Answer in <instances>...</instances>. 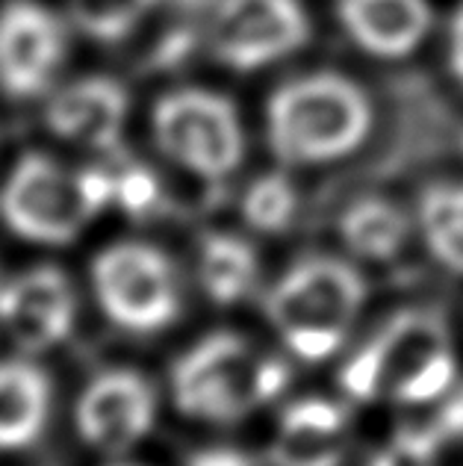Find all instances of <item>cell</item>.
Segmentation results:
<instances>
[{
    "label": "cell",
    "mask_w": 463,
    "mask_h": 466,
    "mask_svg": "<svg viewBox=\"0 0 463 466\" xmlns=\"http://www.w3.org/2000/svg\"><path fill=\"white\" fill-rule=\"evenodd\" d=\"M51 404V378L39 363L27 354L0 360V451H24L39 443Z\"/></svg>",
    "instance_id": "obj_15"
},
{
    "label": "cell",
    "mask_w": 463,
    "mask_h": 466,
    "mask_svg": "<svg viewBox=\"0 0 463 466\" xmlns=\"http://www.w3.org/2000/svg\"><path fill=\"white\" fill-rule=\"evenodd\" d=\"M83 187L95 216L121 213L127 218H145L160 207V180L136 159H118L80 168Z\"/></svg>",
    "instance_id": "obj_17"
},
{
    "label": "cell",
    "mask_w": 463,
    "mask_h": 466,
    "mask_svg": "<svg viewBox=\"0 0 463 466\" xmlns=\"http://www.w3.org/2000/svg\"><path fill=\"white\" fill-rule=\"evenodd\" d=\"M156 148L198 180L222 183L246 157V133L237 106L210 89H177L154 104Z\"/></svg>",
    "instance_id": "obj_6"
},
{
    "label": "cell",
    "mask_w": 463,
    "mask_h": 466,
    "mask_svg": "<svg viewBox=\"0 0 463 466\" xmlns=\"http://www.w3.org/2000/svg\"><path fill=\"white\" fill-rule=\"evenodd\" d=\"M455 378V349L443 319L431 310H401L348 354L339 387L360 404H434Z\"/></svg>",
    "instance_id": "obj_1"
},
{
    "label": "cell",
    "mask_w": 463,
    "mask_h": 466,
    "mask_svg": "<svg viewBox=\"0 0 463 466\" xmlns=\"http://www.w3.org/2000/svg\"><path fill=\"white\" fill-rule=\"evenodd\" d=\"M127 92L109 77H80L51 95L45 125L56 139L77 148L116 154L127 121Z\"/></svg>",
    "instance_id": "obj_12"
},
{
    "label": "cell",
    "mask_w": 463,
    "mask_h": 466,
    "mask_svg": "<svg viewBox=\"0 0 463 466\" xmlns=\"http://www.w3.org/2000/svg\"><path fill=\"white\" fill-rule=\"evenodd\" d=\"M310 15L301 0H216L210 45L234 71H260L301 51Z\"/></svg>",
    "instance_id": "obj_8"
},
{
    "label": "cell",
    "mask_w": 463,
    "mask_h": 466,
    "mask_svg": "<svg viewBox=\"0 0 463 466\" xmlns=\"http://www.w3.org/2000/svg\"><path fill=\"white\" fill-rule=\"evenodd\" d=\"M92 289L109 322L139 337L172 328L184 310V287L172 257L136 239L113 242L95 257Z\"/></svg>",
    "instance_id": "obj_5"
},
{
    "label": "cell",
    "mask_w": 463,
    "mask_h": 466,
    "mask_svg": "<svg viewBox=\"0 0 463 466\" xmlns=\"http://www.w3.org/2000/svg\"><path fill=\"white\" fill-rule=\"evenodd\" d=\"M156 410L160 399L148 378L136 370L116 366L92 375L80 390L75 425L83 443L106 455H121L154 431Z\"/></svg>",
    "instance_id": "obj_9"
},
{
    "label": "cell",
    "mask_w": 463,
    "mask_h": 466,
    "mask_svg": "<svg viewBox=\"0 0 463 466\" xmlns=\"http://www.w3.org/2000/svg\"><path fill=\"white\" fill-rule=\"evenodd\" d=\"M77 299L54 266H33L0 280V334L21 354H45L71 337Z\"/></svg>",
    "instance_id": "obj_11"
},
{
    "label": "cell",
    "mask_w": 463,
    "mask_h": 466,
    "mask_svg": "<svg viewBox=\"0 0 463 466\" xmlns=\"http://www.w3.org/2000/svg\"><path fill=\"white\" fill-rule=\"evenodd\" d=\"M417 222L434 260L463 275V183H437L425 189Z\"/></svg>",
    "instance_id": "obj_19"
},
{
    "label": "cell",
    "mask_w": 463,
    "mask_h": 466,
    "mask_svg": "<svg viewBox=\"0 0 463 466\" xmlns=\"http://www.w3.org/2000/svg\"><path fill=\"white\" fill-rule=\"evenodd\" d=\"M0 218L24 242L63 248L97 216L80 168L71 171L47 154H24L0 187Z\"/></svg>",
    "instance_id": "obj_7"
},
{
    "label": "cell",
    "mask_w": 463,
    "mask_h": 466,
    "mask_svg": "<svg viewBox=\"0 0 463 466\" xmlns=\"http://www.w3.org/2000/svg\"><path fill=\"white\" fill-rule=\"evenodd\" d=\"M118 466H125V463H118Z\"/></svg>",
    "instance_id": "obj_26"
},
{
    "label": "cell",
    "mask_w": 463,
    "mask_h": 466,
    "mask_svg": "<svg viewBox=\"0 0 463 466\" xmlns=\"http://www.w3.org/2000/svg\"><path fill=\"white\" fill-rule=\"evenodd\" d=\"M375 125L363 86L334 71L280 83L266 104V139L284 166H325L355 154Z\"/></svg>",
    "instance_id": "obj_3"
},
{
    "label": "cell",
    "mask_w": 463,
    "mask_h": 466,
    "mask_svg": "<svg viewBox=\"0 0 463 466\" xmlns=\"http://www.w3.org/2000/svg\"><path fill=\"white\" fill-rule=\"evenodd\" d=\"M434 12L428 0H339V24L363 54L405 59L425 42Z\"/></svg>",
    "instance_id": "obj_14"
},
{
    "label": "cell",
    "mask_w": 463,
    "mask_h": 466,
    "mask_svg": "<svg viewBox=\"0 0 463 466\" xmlns=\"http://www.w3.org/2000/svg\"><path fill=\"white\" fill-rule=\"evenodd\" d=\"M440 401H443L440 410H437V416L428 422V428L440 443H446V440L463 437V390L452 387Z\"/></svg>",
    "instance_id": "obj_23"
},
{
    "label": "cell",
    "mask_w": 463,
    "mask_h": 466,
    "mask_svg": "<svg viewBox=\"0 0 463 466\" xmlns=\"http://www.w3.org/2000/svg\"><path fill=\"white\" fill-rule=\"evenodd\" d=\"M440 440L431 434L428 425H408L375 451L369 466H437Z\"/></svg>",
    "instance_id": "obj_22"
},
{
    "label": "cell",
    "mask_w": 463,
    "mask_h": 466,
    "mask_svg": "<svg viewBox=\"0 0 463 466\" xmlns=\"http://www.w3.org/2000/svg\"><path fill=\"white\" fill-rule=\"evenodd\" d=\"M351 449V416L346 404L310 396L280 410L269 461L272 466H343Z\"/></svg>",
    "instance_id": "obj_13"
},
{
    "label": "cell",
    "mask_w": 463,
    "mask_h": 466,
    "mask_svg": "<svg viewBox=\"0 0 463 466\" xmlns=\"http://www.w3.org/2000/svg\"><path fill=\"white\" fill-rule=\"evenodd\" d=\"M0 280H4V278H0Z\"/></svg>",
    "instance_id": "obj_27"
},
{
    "label": "cell",
    "mask_w": 463,
    "mask_h": 466,
    "mask_svg": "<svg viewBox=\"0 0 463 466\" xmlns=\"http://www.w3.org/2000/svg\"><path fill=\"white\" fill-rule=\"evenodd\" d=\"M289 366L234 330H213L172 363L175 408L206 425H234L284 399Z\"/></svg>",
    "instance_id": "obj_2"
},
{
    "label": "cell",
    "mask_w": 463,
    "mask_h": 466,
    "mask_svg": "<svg viewBox=\"0 0 463 466\" xmlns=\"http://www.w3.org/2000/svg\"><path fill=\"white\" fill-rule=\"evenodd\" d=\"M68 54V33L35 0H9L0 9V92L30 101L54 86Z\"/></svg>",
    "instance_id": "obj_10"
},
{
    "label": "cell",
    "mask_w": 463,
    "mask_h": 466,
    "mask_svg": "<svg viewBox=\"0 0 463 466\" xmlns=\"http://www.w3.org/2000/svg\"><path fill=\"white\" fill-rule=\"evenodd\" d=\"M367 304V280L337 257H301L266 292L263 310L298 360L322 363L348 342Z\"/></svg>",
    "instance_id": "obj_4"
},
{
    "label": "cell",
    "mask_w": 463,
    "mask_h": 466,
    "mask_svg": "<svg viewBox=\"0 0 463 466\" xmlns=\"http://www.w3.org/2000/svg\"><path fill=\"white\" fill-rule=\"evenodd\" d=\"M195 272H198L204 296L222 308H230L257 289L260 260L254 245L237 233H206L198 245Z\"/></svg>",
    "instance_id": "obj_16"
},
{
    "label": "cell",
    "mask_w": 463,
    "mask_h": 466,
    "mask_svg": "<svg viewBox=\"0 0 463 466\" xmlns=\"http://www.w3.org/2000/svg\"><path fill=\"white\" fill-rule=\"evenodd\" d=\"M298 216V189L287 175L269 171L248 183L242 195V218L257 233H284Z\"/></svg>",
    "instance_id": "obj_20"
},
{
    "label": "cell",
    "mask_w": 463,
    "mask_h": 466,
    "mask_svg": "<svg viewBox=\"0 0 463 466\" xmlns=\"http://www.w3.org/2000/svg\"><path fill=\"white\" fill-rule=\"evenodd\" d=\"M192 466H251L242 455H234V451L216 449V451H204L192 461Z\"/></svg>",
    "instance_id": "obj_25"
},
{
    "label": "cell",
    "mask_w": 463,
    "mask_h": 466,
    "mask_svg": "<svg viewBox=\"0 0 463 466\" xmlns=\"http://www.w3.org/2000/svg\"><path fill=\"white\" fill-rule=\"evenodd\" d=\"M448 68L463 83V4L458 6L452 27H448Z\"/></svg>",
    "instance_id": "obj_24"
},
{
    "label": "cell",
    "mask_w": 463,
    "mask_h": 466,
    "mask_svg": "<svg viewBox=\"0 0 463 466\" xmlns=\"http://www.w3.org/2000/svg\"><path fill=\"white\" fill-rule=\"evenodd\" d=\"M71 18L97 42H121L139 27L156 0H68Z\"/></svg>",
    "instance_id": "obj_21"
},
{
    "label": "cell",
    "mask_w": 463,
    "mask_h": 466,
    "mask_svg": "<svg viewBox=\"0 0 463 466\" xmlns=\"http://www.w3.org/2000/svg\"><path fill=\"white\" fill-rule=\"evenodd\" d=\"M410 222L393 201L357 198L339 216V239L351 257L367 263H387L408 245Z\"/></svg>",
    "instance_id": "obj_18"
}]
</instances>
